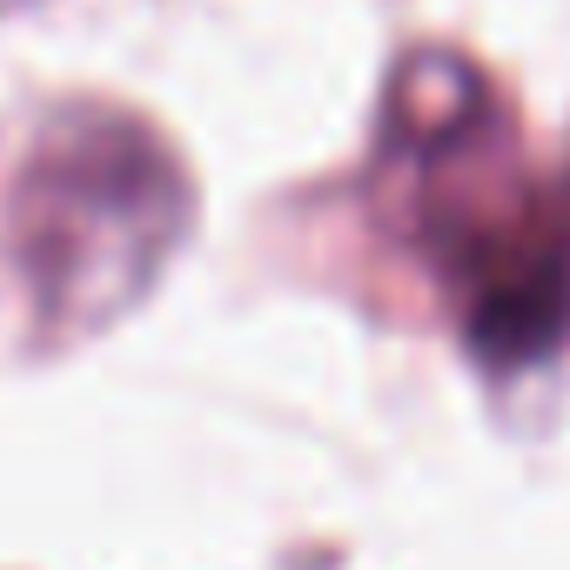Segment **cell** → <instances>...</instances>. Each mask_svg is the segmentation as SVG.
Here are the masks:
<instances>
[{
	"label": "cell",
	"mask_w": 570,
	"mask_h": 570,
	"mask_svg": "<svg viewBox=\"0 0 570 570\" xmlns=\"http://www.w3.org/2000/svg\"><path fill=\"white\" fill-rule=\"evenodd\" d=\"M188 215L175 155L121 115H68L21 175V255L61 316H108L161 268Z\"/></svg>",
	"instance_id": "cell-1"
},
{
	"label": "cell",
	"mask_w": 570,
	"mask_h": 570,
	"mask_svg": "<svg viewBox=\"0 0 570 570\" xmlns=\"http://www.w3.org/2000/svg\"><path fill=\"white\" fill-rule=\"evenodd\" d=\"M570 330V268L550 248H517L497 255L476 275L470 296V336L497 363H530Z\"/></svg>",
	"instance_id": "cell-2"
}]
</instances>
